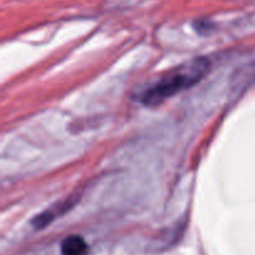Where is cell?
Returning a JSON list of instances; mask_svg holds the SVG:
<instances>
[{"label": "cell", "mask_w": 255, "mask_h": 255, "mask_svg": "<svg viewBox=\"0 0 255 255\" xmlns=\"http://www.w3.org/2000/svg\"><path fill=\"white\" fill-rule=\"evenodd\" d=\"M62 255H86L89 246L80 236H70L61 244Z\"/></svg>", "instance_id": "obj_3"}, {"label": "cell", "mask_w": 255, "mask_h": 255, "mask_svg": "<svg viewBox=\"0 0 255 255\" xmlns=\"http://www.w3.org/2000/svg\"><path fill=\"white\" fill-rule=\"evenodd\" d=\"M79 199L80 194H72V196H69L67 198L62 199V201H59L57 203L52 204L50 208L45 209L42 213L37 214L32 219V226H34V228L42 229L46 226H49L50 223H52L60 216H64L70 209L74 208V206L79 202Z\"/></svg>", "instance_id": "obj_2"}, {"label": "cell", "mask_w": 255, "mask_h": 255, "mask_svg": "<svg viewBox=\"0 0 255 255\" xmlns=\"http://www.w3.org/2000/svg\"><path fill=\"white\" fill-rule=\"evenodd\" d=\"M211 62L206 57H197L159 79L141 94L144 106L156 107L183 90L198 84L209 71Z\"/></svg>", "instance_id": "obj_1"}]
</instances>
